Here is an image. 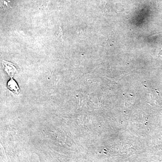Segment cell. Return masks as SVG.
I'll list each match as a JSON object with an SVG mask.
<instances>
[{
  "instance_id": "cell-2",
  "label": "cell",
  "mask_w": 162,
  "mask_h": 162,
  "mask_svg": "<svg viewBox=\"0 0 162 162\" xmlns=\"http://www.w3.org/2000/svg\"><path fill=\"white\" fill-rule=\"evenodd\" d=\"M7 86L9 89L15 93H18L20 91L19 86L15 80L12 79L8 81Z\"/></svg>"
},
{
  "instance_id": "cell-1",
  "label": "cell",
  "mask_w": 162,
  "mask_h": 162,
  "mask_svg": "<svg viewBox=\"0 0 162 162\" xmlns=\"http://www.w3.org/2000/svg\"><path fill=\"white\" fill-rule=\"evenodd\" d=\"M2 64L5 68V70L8 73L10 76H13L16 73L17 70L12 64L6 61H3Z\"/></svg>"
},
{
  "instance_id": "cell-3",
  "label": "cell",
  "mask_w": 162,
  "mask_h": 162,
  "mask_svg": "<svg viewBox=\"0 0 162 162\" xmlns=\"http://www.w3.org/2000/svg\"><path fill=\"white\" fill-rule=\"evenodd\" d=\"M101 3L104 8V10L107 13L111 12V6L110 3H109L108 0H102Z\"/></svg>"
},
{
  "instance_id": "cell-4",
  "label": "cell",
  "mask_w": 162,
  "mask_h": 162,
  "mask_svg": "<svg viewBox=\"0 0 162 162\" xmlns=\"http://www.w3.org/2000/svg\"><path fill=\"white\" fill-rule=\"evenodd\" d=\"M160 55H161V57H162V52H161V53Z\"/></svg>"
}]
</instances>
